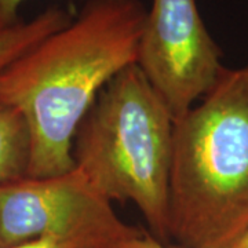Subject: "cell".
I'll use <instances>...</instances> for the list:
<instances>
[{
    "label": "cell",
    "instance_id": "7c38bea8",
    "mask_svg": "<svg viewBox=\"0 0 248 248\" xmlns=\"http://www.w3.org/2000/svg\"><path fill=\"white\" fill-rule=\"evenodd\" d=\"M0 247H1V244H0Z\"/></svg>",
    "mask_w": 248,
    "mask_h": 248
},
{
    "label": "cell",
    "instance_id": "5b68a950",
    "mask_svg": "<svg viewBox=\"0 0 248 248\" xmlns=\"http://www.w3.org/2000/svg\"><path fill=\"white\" fill-rule=\"evenodd\" d=\"M135 63L174 120L211 90L225 68L196 0H152Z\"/></svg>",
    "mask_w": 248,
    "mask_h": 248
},
{
    "label": "cell",
    "instance_id": "ba28073f",
    "mask_svg": "<svg viewBox=\"0 0 248 248\" xmlns=\"http://www.w3.org/2000/svg\"><path fill=\"white\" fill-rule=\"evenodd\" d=\"M110 248H186L178 244H171V243H163L155 236L149 233L141 232L140 234L130 237V239L123 240L120 243L115 244Z\"/></svg>",
    "mask_w": 248,
    "mask_h": 248
},
{
    "label": "cell",
    "instance_id": "30bf717a",
    "mask_svg": "<svg viewBox=\"0 0 248 248\" xmlns=\"http://www.w3.org/2000/svg\"><path fill=\"white\" fill-rule=\"evenodd\" d=\"M0 248H69L65 243H62L58 239H54L50 236L45 237H36V239L27 240L22 243H18L14 246H7V247Z\"/></svg>",
    "mask_w": 248,
    "mask_h": 248
},
{
    "label": "cell",
    "instance_id": "277c9868",
    "mask_svg": "<svg viewBox=\"0 0 248 248\" xmlns=\"http://www.w3.org/2000/svg\"><path fill=\"white\" fill-rule=\"evenodd\" d=\"M80 170L0 184V244L50 236L69 248H110L141 233Z\"/></svg>",
    "mask_w": 248,
    "mask_h": 248
},
{
    "label": "cell",
    "instance_id": "7a4b0ae2",
    "mask_svg": "<svg viewBox=\"0 0 248 248\" xmlns=\"http://www.w3.org/2000/svg\"><path fill=\"white\" fill-rule=\"evenodd\" d=\"M248 228V62L174 120L169 239L229 248Z\"/></svg>",
    "mask_w": 248,
    "mask_h": 248
},
{
    "label": "cell",
    "instance_id": "9c48e42d",
    "mask_svg": "<svg viewBox=\"0 0 248 248\" xmlns=\"http://www.w3.org/2000/svg\"><path fill=\"white\" fill-rule=\"evenodd\" d=\"M25 0H0V29L13 27L22 21L19 7Z\"/></svg>",
    "mask_w": 248,
    "mask_h": 248
},
{
    "label": "cell",
    "instance_id": "52a82bcc",
    "mask_svg": "<svg viewBox=\"0 0 248 248\" xmlns=\"http://www.w3.org/2000/svg\"><path fill=\"white\" fill-rule=\"evenodd\" d=\"M29 133L16 109L0 105V184L27 177Z\"/></svg>",
    "mask_w": 248,
    "mask_h": 248
},
{
    "label": "cell",
    "instance_id": "3957f363",
    "mask_svg": "<svg viewBox=\"0 0 248 248\" xmlns=\"http://www.w3.org/2000/svg\"><path fill=\"white\" fill-rule=\"evenodd\" d=\"M174 117L133 63L95 98L75 134L72 157L110 202H131L151 234L169 239V187Z\"/></svg>",
    "mask_w": 248,
    "mask_h": 248
},
{
    "label": "cell",
    "instance_id": "8992f818",
    "mask_svg": "<svg viewBox=\"0 0 248 248\" xmlns=\"http://www.w3.org/2000/svg\"><path fill=\"white\" fill-rule=\"evenodd\" d=\"M71 14L62 7L51 6L29 21L0 29V73L45 37L71 22Z\"/></svg>",
    "mask_w": 248,
    "mask_h": 248
},
{
    "label": "cell",
    "instance_id": "8fae6325",
    "mask_svg": "<svg viewBox=\"0 0 248 248\" xmlns=\"http://www.w3.org/2000/svg\"><path fill=\"white\" fill-rule=\"evenodd\" d=\"M229 248H248V228L232 243Z\"/></svg>",
    "mask_w": 248,
    "mask_h": 248
},
{
    "label": "cell",
    "instance_id": "6da1fadb",
    "mask_svg": "<svg viewBox=\"0 0 248 248\" xmlns=\"http://www.w3.org/2000/svg\"><path fill=\"white\" fill-rule=\"evenodd\" d=\"M146 13L141 0H87L68 25L0 73V105L16 109L27 123V177H54L75 167L80 122L101 90L137 62Z\"/></svg>",
    "mask_w": 248,
    "mask_h": 248
}]
</instances>
